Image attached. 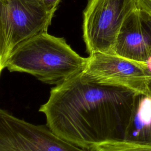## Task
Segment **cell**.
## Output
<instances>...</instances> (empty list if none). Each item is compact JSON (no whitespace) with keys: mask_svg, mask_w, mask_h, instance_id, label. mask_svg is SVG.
Returning a JSON list of instances; mask_svg holds the SVG:
<instances>
[{"mask_svg":"<svg viewBox=\"0 0 151 151\" xmlns=\"http://www.w3.org/2000/svg\"><path fill=\"white\" fill-rule=\"evenodd\" d=\"M135 95L126 88L91 82L81 73L52 88L39 111L55 134L93 151L103 143L124 140Z\"/></svg>","mask_w":151,"mask_h":151,"instance_id":"1","label":"cell"},{"mask_svg":"<svg viewBox=\"0 0 151 151\" xmlns=\"http://www.w3.org/2000/svg\"><path fill=\"white\" fill-rule=\"evenodd\" d=\"M87 61L63 37L47 32L19 44L9 55L6 68L11 72L31 74L42 83L61 84L83 71Z\"/></svg>","mask_w":151,"mask_h":151,"instance_id":"2","label":"cell"},{"mask_svg":"<svg viewBox=\"0 0 151 151\" xmlns=\"http://www.w3.org/2000/svg\"><path fill=\"white\" fill-rule=\"evenodd\" d=\"M57 3L44 0H0V72L14 50L47 32Z\"/></svg>","mask_w":151,"mask_h":151,"instance_id":"3","label":"cell"},{"mask_svg":"<svg viewBox=\"0 0 151 151\" xmlns=\"http://www.w3.org/2000/svg\"><path fill=\"white\" fill-rule=\"evenodd\" d=\"M137 8L136 0H88L82 25L86 52L114 54L120 28Z\"/></svg>","mask_w":151,"mask_h":151,"instance_id":"4","label":"cell"},{"mask_svg":"<svg viewBox=\"0 0 151 151\" xmlns=\"http://www.w3.org/2000/svg\"><path fill=\"white\" fill-rule=\"evenodd\" d=\"M0 151H90L55 134L48 126L35 124L0 110Z\"/></svg>","mask_w":151,"mask_h":151,"instance_id":"5","label":"cell"},{"mask_svg":"<svg viewBox=\"0 0 151 151\" xmlns=\"http://www.w3.org/2000/svg\"><path fill=\"white\" fill-rule=\"evenodd\" d=\"M82 75L99 84L126 88L136 94L149 93L151 74L146 63L116 54L96 52L89 55Z\"/></svg>","mask_w":151,"mask_h":151,"instance_id":"6","label":"cell"},{"mask_svg":"<svg viewBox=\"0 0 151 151\" xmlns=\"http://www.w3.org/2000/svg\"><path fill=\"white\" fill-rule=\"evenodd\" d=\"M114 54L145 63L151 57V15L137 8L127 17L119 32Z\"/></svg>","mask_w":151,"mask_h":151,"instance_id":"7","label":"cell"},{"mask_svg":"<svg viewBox=\"0 0 151 151\" xmlns=\"http://www.w3.org/2000/svg\"><path fill=\"white\" fill-rule=\"evenodd\" d=\"M124 140L151 144V94H136Z\"/></svg>","mask_w":151,"mask_h":151,"instance_id":"8","label":"cell"},{"mask_svg":"<svg viewBox=\"0 0 151 151\" xmlns=\"http://www.w3.org/2000/svg\"><path fill=\"white\" fill-rule=\"evenodd\" d=\"M93 151H151V144L120 140L100 145Z\"/></svg>","mask_w":151,"mask_h":151,"instance_id":"9","label":"cell"},{"mask_svg":"<svg viewBox=\"0 0 151 151\" xmlns=\"http://www.w3.org/2000/svg\"><path fill=\"white\" fill-rule=\"evenodd\" d=\"M137 8L151 15V0H136Z\"/></svg>","mask_w":151,"mask_h":151,"instance_id":"10","label":"cell"},{"mask_svg":"<svg viewBox=\"0 0 151 151\" xmlns=\"http://www.w3.org/2000/svg\"><path fill=\"white\" fill-rule=\"evenodd\" d=\"M44 1H48V2H51V3H58V4H59V2H60L61 0H44Z\"/></svg>","mask_w":151,"mask_h":151,"instance_id":"11","label":"cell"},{"mask_svg":"<svg viewBox=\"0 0 151 151\" xmlns=\"http://www.w3.org/2000/svg\"><path fill=\"white\" fill-rule=\"evenodd\" d=\"M151 74V73H150ZM148 89H149V92L151 94V80L149 83V86H148Z\"/></svg>","mask_w":151,"mask_h":151,"instance_id":"12","label":"cell"}]
</instances>
